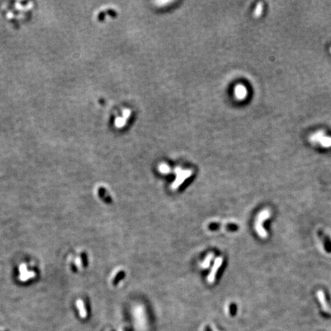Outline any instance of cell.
Wrapping results in <instances>:
<instances>
[{
	"label": "cell",
	"instance_id": "cell-1",
	"mask_svg": "<svg viewBox=\"0 0 331 331\" xmlns=\"http://www.w3.org/2000/svg\"><path fill=\"white\" fill-rule=\"evenodd\" d=\"M270 212L268 209H264L263 211L259 213L258 216L257 218V221L255 222V229H256V232L258 234V235L262 238H266L267 237L268 234L267 232L264 230L263 228V222L265 221L267 218H268L270 217Z\"/></svg>",
	"mask_w": 331,
	"mask_h": 331
},
{
	"label": "cell",
	"instance_id": "cell-4",
	"mask_svg": "<svg viewBox=\"0 0 331 331\" xmlns=\"http://www.w3.org/2000/svg\"><path fill=\"white\" fill-rule=\"evenodd\" d=\"M317 297L319 298V301H320V304H321L322 305V307H323V311H330V310H329L328 308V306H327V302H326V299H325V296H324V294H323V291H321V290H320V291L317 292Z\"/></svg>",
	"mask_w": 331,
	"mask_h": 331
},
{
	"label": "cell",
	"instance_id": "cell-2",
	"mask_svg": "<svg viewBox=\"0 0 331 331\" xmlns=\"http://www.w3.org/2000/svg\"><path fill=\"white\" fill-rule=\"evenodd\" d=\"M311 141L313 143H318L324 148L331 146V136L324 134L322 131H318L313 134L311 137Z\"/></svg>",
	"mask_w": 331,
	"mask_h": 331
},
{
	"label": "cell",
	"instance_id": "cell-3",
	"mask_svg": "<svg viewBox=\"0 0 331 331\" xmlns=\"http://www.w3.org/2000/svg\"><path fill=\"white\" fill-rule=\"evenodd\" d=\"M222 257H218V258H217L216 260H215L214 266H213L211 273H210L209 276H208V280L209 281V282H212L213 281H214V279L215 278V275H216V273L218 272V269L219 268V267L222 265Z\"/></svg>",
	"mask_w": 331,
	"mask_h": 331
},
{
	"label": "cell",
	"instance_id": "cell-6",
	"mask_svg": "<svg viewBox=\"0 0 331 331\" xmlns=\"http://www.w3.org/2000/svg\"><path fill=\"white\" fill-rule=\"evenodd\" d=\"M235 93L236 94H237L238 97L242 98L246 95V89H245L243 86H239V87L236 88Z\"/></svg>",
	"mask_w": 331,
	"mask_h": 331
},
{
	"label": "cell",
	"instance_id": "cell-7",
	"mask_svg": "<svg viewBox=\"0 0 331 331\" xmlns=\"http://www.w3.org/2000/svg\"><path fill=\"white\" fill-rule=\"evenodd\" d=\"M123 277H124V272H123V273L120 272V274H117V276L116 277V279H115V281H114V283H116L117 281H118L119 279H121Z\"/></svg>",
	"mask_w": 331,
	"mask_h": 331
},
{
	"label": "cell",
	"instance_id": "cell-5",
	"mask_svg": "<svg viewBox=\"0 0 331 331\" xmlns=\"http://www.w3.org/2000/svg\"><path fill=\"white\" fill-rule=\"evenodd\" d=\"M77 305H78V309H79L80 316H81L82 317H85L87 316V312H86L85 306H84V304H83V302H82L81 300H78V302H77Z\"/></svg>",
	"mask_w": 331,
	"mask_h": 331
}]
</instances>
